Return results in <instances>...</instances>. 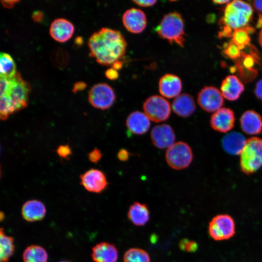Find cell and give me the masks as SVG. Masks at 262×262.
<instances>
[{"mask_svg": "<svg viewBox=\"0 0 262 262\" xmlns=\"http://www.w3.org/2000/svg\"><path fill=\"white\" fill-rule=\"evenodd\" d=\"M89 55L103 66H112L125 56L127 43L119 31L102 28L94 33L88 41Z\"/></svg>", "mask_w": 262, "mask_h": 262, "instance_id": "1", "label": "cell"}, {"mask_svg": "<svg viewBox=\"0 0 262 262\" xmlns=\"http://www.w3.org/2000/svg\"><path fill=\"white\" fill-rule=\"evenodd\" d=\"M0 117L6 120L28 105L31 88L17 72L12 78L0 77Z\"/></svg>", "mask_w": 262, "mask_h": 262, "instance_id": "2", "label": "cell"}, {"mask_svg": "<svg viewBox=\"0 0 262 262\" xmlns=\"http://www.w3.org/2000/svg\"><path fill=\"white\" fill-rule=\"evenodd\" d=\"M184 20L178 12H172L165 15L156 28L159 36L170 44L175 43L183 47L186 34Z\"/></svg>", "mask_w": 262, "mask_h": 262, "instance_id": "3", "label": "cell"}, {"mask_svg": "<svg viewBox=\"0 0 262 262\" xmlns=\"http://www.w3.org/2000/svg\"><path fill=\"white\" fill-rule=\"evenodd\" d=\"M253 9L248 3L239 0L227 4L222 20L225 26L231 29H244L252 18Z\"/></svg>", "mask_w": 262, "mask_h": 262, "instance_id": "4", "label": "cell"}, {"mask_svg": "<svg viewBox=\"0 0 262 262\" xmlns=\"http://www.w3.org/2000/svg\"><path fill=\"white\" fill-rule=\"evenodd\" d=\"M240 166L241 171L247 175L262 167V138L254 136L246 140L240 154Z\"/></svg>", "mask_w": 262, "mask_h": 262, "instance_id": "5", "label": "cell"}, {"mask_svg": "<svg viewBox=\"0 0 262 262\" xmlns=\"http://www.w3.org/2000/svg\"><path fill=\"white\" fill-rule=\"evenodd\" d=\"M165 158L166 163L172 168L183 169L189 167L193 161V150L187 143L178 141L167 149Z\"/></svg>", "mask_w": 262, "mask_h": 262, "instance_id": "6", "label": "cell"}, {"mask_svg": "<svg viewBox=\"0 0 262 262\" xmlns=\"http://www.w3.org/2000/svg\"><path fill=\"white\" fill-rule=\"evenodd\" d=\"M143 108L150 120L156 123L167 120L171 115L170 103L159 95H153L147 98L144 102Z\"/></svg>", "mask_w": 262, "mask_h": 262, "instance_id": "7", "label": "cell"}, {"mask_svg": "<svg viewBox=\"0 0 262 262\" xmlns=\"http://www.w3.org/2000/svg\"><path fill=\"white\" fill-rule=\"evenodd\" d=\"M208 231L210 237L215 241L228 240L235 233L234 221L228 214L216 215L209 222Z\"/></svg>", "mask_w": 262, "mask_h": 262, "instance_id": "8", "label": "cell"}, {"mask_svg": "<svg viewBox=\"0 0 262 262\" xmlns=\"http://www.w3.org/2000/svg\"><path fill=\"white\" fill-rule=\"evenodd\" d=\"M116 96L113 88L105 83L94 85L88 93V100L94 108L102 110L109 109L114 104Z\"/></svg>", "mask_w": 262, "mask_h": 262, "instance_id": "9", "label": "cell"}, {"mask_svg": "<svg viewBox=\"0 0 262 262\" xmlns=\"http://www.w3.org/2000/svg\"><path fill=\"white\" fill-rule=\"evenodd\" d=\"M197 101L199 106L208 113H214L222 108L224 97L220 90L212 86L203 87L198 93Z\"/></svg>", "mask_w": 262, "mask_h": 262, "instance_id": "10", "label": "cell"}, {"mask_svg": "<svg viewBox=\"0 0 262 262\" xmlns=\"http://www.w3.org/2000/svg\"><path fill=\"white\" fill-rule=\"evenodd\" d=\"M80 179L81 185L87 191L92 193H102L108 185L105 174L96 168H91L81 174Z\"/></svg>", "mask_w": 262, "mask_h": 262, "instance_id": "11", "label": "cell"}, {"mask_svg": "<svg viewBox=\"0 0 262 262\" xmlns=\"http://www.w3.org/2000/svg\"><path fill=\"white\" fill-rule=\"evenodd\" d=\"M235 116L232 110L223 107L215 112L210 120L212 128L221 133H228L233 128Z\"/></svg>", "mask_w": 262, "mask_h": 262, "instance_id": "12", "label": "cell"}, {"mask_svg": "<svg viewBox=\"0 0 262 262\" xmlns=\"http://www.w3.org/2000/svg\"><path fill=\"white\" fill-rule=\"evenodd\" d=\"M122 21L124 27L133 33H139L145 29L147 19L145 13L135 8L127 10L123 14Z\"/></svg>", "mask_w": 262, "mask_h": 262, "instance_id": "13", "label": "cell"}, {"mask_svg": "<svg viewBox=\"0 0 262 262\" xmlns=\"http://www.w3.org/2000/svg\"><path fill=\"white\" fill-rule=\"evenodd\" d=\"M153 145L158 148L164 149L169 147L176 139V135L173 128L168 124H162L154 126L150 133Z\"/></svg>", "mask_w": 262, "mask_h": 262, "instance_id": "14", "label": "cell"}, {"mask_svg": "<svg viewBox=\"0 0 262 262\" xmlns=\"http://www.w3.org/2000/svg\"><path fill=\"white\" fill-rule=\"evenodd\" d=\"M91 256L94 262H117L118 250L114 244L102 242L92 248Z\"/></svg>", "mask_w": 262, "mask_h": 262, "instance_id": "15", "label": "cell"}, {"mask_svg": "<svg viewBox=\"0 0 262 262\" xmlns=\"http://www.w3.org/2000/svg\"><path fill=\"white\" fill-rule=\"evenodd\" d=\"M240 124L243 131L247 135H256L262 132V117L254 110L245 111L240 117Z\"/></svg>", "mask_w": 262, "mask_h": 262, "instance_id": "16", "label": "cell"}, {"mask_svg": "<svg viewBox=\"0 0 262 262\" xmlns=\"http://www.w3.org/2000/svg\"><path fill=\"white\" fill-rule=\"evenodd\" d=\"M182 89V82L177 76L172 74L163 75L159 81V91L162 96L166 98H176Z\"/></svg>", "mask_w": 262, "mask_h": 262, "instance_id": "17", "label": "cell"}, {"mask_svg": "<svg viewBox=\"0 0 262 262\" xmlns=\"http://www.w3.org/2000/svg\"><path fill=\"white\" fill-rule=\"evenodd\" d=\"M74 32V26L69 20L59 18L54 20L49 28L50 36L56 41L65 42L69 39Z\"/></svg>", "mask_w": 262, "mask_h": 262, "instance_id": "18", "label": "cell"}, {"mask_svg": "<svg viewBox=\"0 0 262 262\" xmlns=\"http://www.w3.org/2000/svg\"><path fill=\"white\" fill-rule=\"evenodd\" d=\"M126 125L131 133L136 135H142L149 130L150 122L145 113L136 111L128 116Z\"/></svg>", "mask_w": 262, "mask_h": 262, "instance_id": "19", "label": "cell"}, {"mask_svg": "<svg viewBox=\"0 0 262 262\" xmlns=\"http://www.w3.org/2000/svg\"><path fill=\"white\" fill-rule=\"evenodd\" d=\"M245 90L244 86L237 76L229 75L222 81L220 91L224 98L230 101L237 100Z\"/></svg>", "mask_w": 262, "mask_h": 262, "instance_id": "20", "label": "cell"}, {"mask_svg": "<svg viewBox=\"0 0 262 262\" xmlns=\"http://www.w3.org/2000/svg\"><path fill=\"white\" fill-rule=\"evenodd\" d=\"M172 108L177 115L188 117L193 114L196 105L193 97L188 93H182L176 97L172 103Z\"/></svg>", "mask_w": 262, "mask_h": 262, "instance_id": "21", "label": "cell"}, {"mask_svg": "<svg viewBox=\"0 0 262 262\" xmlns=\"http://www.w3.org/2000/svg\"><path fill=\"white\" fill-rule=\"evenodd\" d=\"M246 140L243 134L237 131L227 133L222 138L221 143L224 151L231 155H240Z\"/></svg>", "mask_w": 262, "mask_h": 262, "instance_id": "22", "label": "cell"}, {"mask_svg": "<svg viewBox=\"0 0 262 262\" xmlns=\"http://www.w3.org/2000/svg\"><path fill=\"white\" fill-rule=\"evenodd\" d=\"M46 214L45 205L40 200L32 199L26 201L21 208L23 218L28 222L42 220Z\"/></svg>", "mask_w": 262, "mask_h": 262, "instance_id": "23", "label": "cell"}, {"mask_svg": "<svg viewBox=\"0 0 262 262\" xmlns=\"http://www.w3.org/2000/svg\"><path fill=\"white\" fill-rule=\"evenodd\" d=\"M128 217L135 226L145 225L150 219V212L148 206L144 203L134 202L129 207Z\"/></svg>", "mask_w": 262, "mask_h": 262, "instance_id": "24", "label": "cell"}, {"mask_svg": "<svg viewBox=\"0 0 262 262\" xmlns=\"http://www.w3.org/2000/svg\"><path fill=\"white\" fill-rule=\"evenodd\" d=\"M22 258L23 262H48V254L43 247L32 245L24 250Z\"/></svg>", "mask_w": 262, "mask_h": 262, "instance_id": "25", "label": "cell"}, {"mask_svg": "<svg viewBox=\"0 0 262 262\" xmlns=\"http://www.w3.org/2000/svg\"><path fill=\"white\" fill-rule=\"evenodd\" d=\"M0 262H7L15 252L14 240L12 237L7 235L4 229L0 228Z\"/></svg>", "mask_w": 262, "mask_h": 262, "instance_id": "26", "label": "cell"}, {"mask_svg": "<svg viewBox=\"0 0 262 262\" xmlns=\"http://www.w3.org/2000/svg\"><path fill=\"white\" fill-rule=\"evenodd\" d=\"M0 54V77L9 78L14 77L17 72L12 57L5 52H1Z\"/></svg>", "mask_w": 262, "mask_h": 262, "instance_id": "27", "label": "cell"}, {"mask_svg": "<svg viewBox=\"0 0 262 262\" xmlns=\"http://www.w3.org/2000/svg\"><path fill=\"white\" fill-rule=\"evenodd\" d=\"M123 262H150L148 253L141 248H131L126 251Z\"/></svg>", "mask_w": 262, "mask_h": 262, "instance_id": "28", "label": "cell"}, {"mask_svg": "<svg viewBox=\"0 0 262 262\" xmlns=\"http://www.w3.org/2000/svg\"><path fill=\"white\" fill-rule=\"evenodd\" d=\"M232 41L241 50L250 41L249 33L244 29L234 30L232 34Z\"/></svg>", "mask_w": 262, "mask_h": 262, "instance_id": "29", "label": "cell"}, {"mask_svg": "<svg viewBox=\"0 0 262 262\" xmlns=\"http://www.w3.org/2000/svg\"><path fill=\"white\" fill-rule=\"evenodd\" d=\"M51 59L55 66L59 68H64L68 63V54L65 50L57 49L52 52Z\"/></svg>", "mask_w": 262, "mask_h": 262, "instance_id": "30", "label": "cell"}, {"mask_svg": "<svg viewBox=\"0 0 262 262\" xmlns=\"http://www.w3.org/2000/svg\"><path fill=\"white\" fill-rule=\"evenodd\" d=\"M224 53L229 58L236 59L241 55L240 49L232 42L228 43L225 47Z\"/></svg>", "mask_w": 262, "mask_h": 262, "instance_id": "31", "label": "cell"}, {"mask_svg": "<svg viewBox=\"0 0 262 262\" xmlns=\"http://www.w3.org/2000/svg\"><path fill=\"white\" fill-rule=\"evenodd\" d=\"M179 246L181 250L187 252H194L198 248V245L196 242L186 238L180 240Z\"/></svg>", "mask_w": 262, "mask_h": 262, "instance_id": "32", "label": "cell"}, {"mask_svg": "<svg viewBox=\"0 0 262 262\" xmlns=\"http://www.w3.org/2000/svg\"><path fill=\"white\" fill-rule=\"evenodd\" d=\"M56 151L58 155L62 159H69L72 154V150L68 144L60 145Z\"/></svg>", "mask_w": 262, "mask_h": 262, "instance_id": "33", "label": "cell"}, {"mask_svg": "<svg viewBox=\"0 0 262 262\" xmlns=\"http://www.w3.org/2000/svg\"><path fill=\"white\" fill-rule=\"evenodd\" d=\"M101 151L98 148H95L88 155L89 161L94 164L98 163L102 158Z\"/></svg>", "mask_w": 262, "mask_h": 262, "instance_id": "34", "label": "cell"}, {"mask_svg": "<svg viewBox=\"0 0 262 262\" xmlns=\"http://www.w3.org/2000/svg\"><path fill=\"white\" fill-rule=\"evenodd\" d=\"M131 155L127 149L122 148L117 152V157L120 161L125 162L128 160Z\"/></svg>", "mask_w": 262, "mask_h": 262, "instance_id": "35", "label": "cell"}, {"mask_svg": "<svg viewBox=\"0 0 262 262\" xmlns=\"http://www.w3.org/2000/svg\"><path fill=\"white\" fill-rule=\"evenodd\" d=\"M105 76L109 80H115L118 78L119 74L117 70L111 67L108 69L105 72Z\"/></svg>", "mask_w": 262, "mask_h": 262, "instance_id": "36", "label": "cell"}, {"mask_svg": "<svg viewBox=\"0 0 262 262\" xmlns=\"http://www.w3.org/2000/svg\"><path fill=\"white\" fill-rule=\"evenodd\" d=\"M256 98L262 102V79L259 80L256 83L254 90Z\"/></svg>", "mask_w": 262, "mask_h": 262, "instance_id": "37", "label": "cell"}, {"mask_svg": "<svg viewBox=\"0 0 262 262\" xmlns=\"http://www.w3.org/2000/svg\"><path fill=\"white\" fill-rule=\"evenodd\" d=\"M132 1L139 6L144 7L152 6L157 2L156 0H133Z\"/></svg>", "mask_w": 262, "mask_h": 262, "instance_id": "38", "label": "cell"}, {"mask_svg": "<svg viewBox=\"0 0 262 262\" xmlns=\"http://www.w3.org/2000/svg\"><path fill=\"white\" fill-rule=\"evenodd\" d=\"M33 19L36 22H40L44 18L43 13L39 10L35 11L32 14Z\"/></svg>", "mask_w": 262, "mask_h": 262, "instance_id": "39", "label": "cell"}, {"mask_svg": "<svg viewBox=\"0 0 262 262\" xmlns=\"http://www.w3.org/2000/svg\"><path fill=\"white\" fill-rule=\"evenodd\" d=\"M86 87V84L83 82H76L72 89L73 92L76 93L78 91L84 90Z\"/></svg>", "mask_w": 262, "mask_h": 262, "instance_id": "40", "label": "cell"}, {"mask_svg": "<svg viewBox=\"0 0 262 262\" xmlns=\"http://www.w3.org/2000/svg\"><path fill=\"white\" fill-rule=\"evenodd\" d=\"M18 0H1V2L4 7L10 8H12Z\"/></svg>", "mask_w": 262, "mask_h": 262, "instance_id": "41", "label": "cell"}, {"mask_svg": "<svg viewBox=\"0 0 262 262\" xmlns=\"http://www.w3.org/2000/svg\"><path fill=\"white\" fill-rule=\"evenodd\" d=\"M253 6L257 11L262 13V0H254Z\"/></svg>", "mask_w": 262, "mask_h": 262, "instance_id": "42", "label": "cell"}, {"mask_svg": "<svg viewBox=\"0 0 262 262\" xmlns=\"http://www.w3.org/2000/svg\"><path fill=\"white\" fill-rule=\"evenodd\" d=\"M123 66V64L121 61H117L112 66V67L114 69L118 70L120 69Z\"/></svg>", "mask_w": 262, "mask_h": 262, "instance_id": "43", "label": "cell"}, {"mask_svg": "<svg viewBox=\"0 0 262 262\" xmlns=\"http://www.w3.org/2000/svg\"><path fill=\"white\" fill-rule=\"evenodd\" d=\"M256 27L257 28H262V15L260 14L259 15L258 19L256 24Z\"/></svg>", "mask_w": 262, "mask_h": 262, "instance_id": "44", "label": "cell"}, {"mask_svg": "<svg viewBox=\"0 0 262 262\" xmlns=\"http://www.w3.org/2000/svg\"><path fill=\"white\" fill-rule=\"evenodd\" d=\"M213 3H215V4H225V3H227L228 4V3H229L230 0H213Z\"/></svg>", "mask_w": 262, "mask_h": 262, "instance_id": "45", "label": "cell"}, {"mask_svg": "<svg viewBox=\"0 0 262 262\" xmlns=\"http://www.w3.org/2000/svg\"><path fill=\"white\" fill-rule=\"evenodd\" d=\"M258 40L260 45L262 47V28L259 33Z\"/></svg>", "mask_w": 262, "mask_h": 262, "instance_id": "46", "label": "cell"}, {"mask_svg": "<svg viewBox=\"0 0 262 262\" xmlns=\"http://www.w3.org/2000/svg\"><path fill=\"white\" fill-rule=\"evenodd\" d=\"M0 215V220H2V219L4 218V213L2 212H1Z\"/></svg>", "mask_w": 262, "mask_h": 262, "instance_id": "47", "label": "cell"}, {"mask_svg": "<svg viewBox=\"0 0 262 262\" xmlns=\"http://www.w3.org/2000/svg\"><path fill=\"white\" fill-rule=\"evenodd\" d=\"M58 262H70L67 261H59Z\"/></svg>", "mask_w": 262, "mask_h": 262, "instance_id": "48", "label": "cell"}]
</instances>
